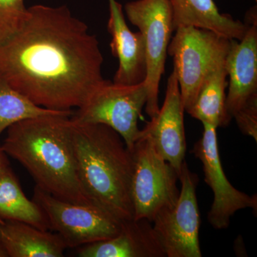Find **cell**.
I'll use <instances>...</instances> for the list:
<instances>
[{"label":"cell","mask_w":257,"mask_h":257,"mask_svg":"<svg viewBox=\"0 0 257 257\" xmlns=\"http://www.w3.org/2000/svg\"><path fill=\"white\" fill-rule=\"evenodd\" d=\"M28 10L23 28L0 45V77L37 106L80 107L106 80L97 38L65 5Z\"/></svg>","instance_id":"cell-1"},{"label":"cell","mask_w":257,"mask_h":257,"mask_svg":"<svg viewBox=\"0 0 257 257\" xmlns=\"http://www.w3.org/2000/svg\"><path fill=\"white\" fill-rule=\"evenodd\" d=\"M73 113L18 121L7 130L1 146L8 156L28 171L44 192L66 202L96 206L79 181L70 119Z\"/></svg>","instance_id":"cell-2"},{"label":"cell","mask_w":257,"mask_h":257,"mask_svg":"<svg viewBox=\"0 0 257 257\" xmlns=\"http://www.w3.org/2000/svg\"><path fill=\"white\" fill-rule=\"evenodd\" d=\"M72 122L77 172L86 196L121 222L133 220V160L124 140L106 125Z\"/></svg>","instance_id":"cell-3"},{"label":"cell","mask_w":257,"mask_h":257,"mask_svg":"<svg viewBox=\"0 0 257 257\" xmlns=\"http://www.w3.org/2000/svg\"><path fill=\"white\" fill-rule=\"evenodd\" d=\"M171 39L167 54L172 57L184 110L192 107L203 80L224 62L230 40L210 30L179 27Z\"/></svg>","instance_id":"cell-4"},{"label":"cell","mask_w":257,"mask_h":257,"mask_svg":"<svg viewBox=\"0 0 257 257\" xmlns=\"http://www.w3.org/2000/svg\"><path fill=\"white\" fill-rule=\"evenodd\" d=\"M133 160L132 199L134 219L153 221L157 213L177 202L179 175L163 158L152 139L140 134L130 150Z\"/></svg>","instance_id":"cell-5"},{"label":"cell","mask_w":257,"mask_h":257,"mask_svg":"<svg viewBox=\"0 0 257 257\" xmlns=\"http://www.w3.org/2000/svg\"><path fill=\"white\" fill-rule=\"evenodd\" d=\"M145 82L124 85L105 80L71 116L76 124L106 125L119 134L128 150L140 135L138 120L146 105Z\"/></svg>","instance_id":"cell-6"},{"label":"cell","mask_w":257,"mask_h":257,"mask_svg":"<svg viewBox=\"0 0 257 257\" xmlns=\"http://www.w3.org/2000/svg\"><path fill=\"white\" fill-rule=\"evenodd\" d=\"M128 21L143 35L146 55L147 91L145 110L150 118L160 110L159 93L165 73L167 50L175 32L173 14L169 0H135L124 6Z\"/></svg>","instance_id":"cell-7"},{"label":"cell","mask_w":257,"mask_h":257,"mask_svg":"<svg viewBox=\"0 0 257 257\" xmlns=\"http://www.w3.org/2000/svg\"><path fill=\"white\" fill-rule=\"evenodd\" d=\"M32 200L45 213L50 230L60 235L67 248L109 239L122 229L124 222L101 208L61 200L37 186Z\"/></svg>","instance_id":"cell-8"},{"label":"cell","mask_w":257,"mask_h":257,"mask_svg":"<svg viewBox=\"0 0 257 257\" xmlns=\"http://www.w3.org/2000/svg\"><path fill=\"white\" fill-rule=\"evenodd\" d=\"M181 190L177 202L157 213L152 226L166 257H201L200 215L196 189L198 177L184 161L179 172Z\"/></svg>","instance_id":"cell-9"},{"label":"cell","mask_w":257,"mask_h":257,"mask_svg":"<svg viewBox=\"0 0 257 257\" xmlns=\"http://www.w3.org/2000/svg\"><path fill=\"white\" fill-rule=\"evenodd\" d=\"M203 124L202 138L194 145L192 153L202 162L204 180L214 194L207 219L216 229H226L231 216L241 209L257 210L256 194L249 196L234 188L226 178L218 149L216 128Z\"/></svg>","instance_id":"cell-10"},{"label":"cell","mask_w":257,"mask_h":257,"mask_svg":"<svg viewBox=\"0 0 257 257\" xmlns=\"http://www.w3.org/2000/svg\"><path fill=\"white\" fill-rule=\"evenodd\" d=\"M247 30L240 40H230L224 61L229 81L226 95V112L231 119L245 106L257 101L256 7L246 16Z\"/></svg>","instance_id":"cell-11"},{"label":"cell","mask_w":257,"mask_h":257,"mask_svg":"<svg viewBox=\"0 0 257 257\" xmlns=\"http://www.w3.org/2000/svg\"><path fill=\"white\" fill-rule=\"evenodd\" d=\"M184 108L178 81L174 72L167 80L163 105L141 130V135L152 139L155 147L179 175L185 161L187 143L184 132Z\"/></svg>","instance_id":"cell-12"},{"label":"cell","mask_w":257,"mask_h":257,"mask_svg":"<svg viewBox=\"0 0 257 257\" xmlns=\"http://www.w3.org/2000/svg\"><path fill=\"white\" fill-rule=\"evenodd\" d=\"M109 17L107 30L110 34L111 54L119 60L113 82L135 85L145 82L146 55L143 35L131 31L125 20L123 8L116 0H108Z\"/></svg>","instance_id":"cell-13"},{"label":"cell","mask_w":257,"mask_h":257,"mask_svg":"<svg viewBox=\"0 0 257 257\" xmlns=\"http://www.w3.org/2000/svg\"><path fill=\"white\" fill-rule=\"evenodd\" d=\"M79 248L81 257H166L152 223L146 219L125 221L116 236Z\"/></svg>","instance_id":"cell-14"},{"label":"cell","mask_w":257,"mask_h":257,"mask_svg":"<svg viewBox=\"0 0 257 257\" xmlns=\"http://www.w3.org/2000/svg\"><path fill=\"white\" fill-rule=\"evenodd\" d=\"M0 247L7 257H62L67 248L57 233L18 221L0 223Z\"/></svg>","instance_id":"cell-15"},{"label":"cell","mask_w":257,"mask_h":257,"mask_svg":"<svg viewBox=\"0 0 257 257\" xmlns=\"http://www.w3.org/2000/svg\"><path fill=\"white\" fill-rule=\"evenodd\" d=\"M173 14L175 30L194 26L205 29L229 40H240L247 25L231 15L221 13L214 0H169Z\"/></svg>","instance_id":"cell-16"},{"label":"cell","mask_w":257,"mask_h":257,"mask_svg":"<svg viewBox=\"0 0 257 257\" xmlns=\"http://www.w3.org/2000/svg\"><path fill=\"white\" fill-rule=\"evenodd\" d=\"M226 77L224 62L211 71L203 80L195 101L187 113L202 124L216 128L227 126L231 119L226 109Z\"/></svg>","instance_id":"cell-17"},{"label":"cell","mask_w":257,"mask_h":257,"mask_svg":"<svg viewBox=\"0 0 257 257\" xmlns=\"http://www.w3.org/2000/svg\"><path fill=\"white\" fill-rule=\"evenodd\" d=\"M0 220L22 221L50 230L45 213L25 195L10 166L0 172Z\"/></svg>","instance_id":"cell-18"},{"label":"cell","mask_w":257,"mask_h":257,"mask_svg":"<svg viewBox=\"0 0 257 257\" xmlns=\"http://www.w3.org/2000/svg\"><path fill=\"white\" fill-rule=\"evenodd\" d=\"M70 111L72 110H51L37 106L0 77V136L10 126L22 120Z\"/></svg>","instance_id":"cell-19"},{"label":"cell","mask_w":257,"mask_h":257,"mask_svg":"<svg viewBox=\"0 0 257 257\" xmlns=\"http://www.w3.org/2000/svg\"><path fill=\"white\" fill-rule=\"evenodd\" d=\"M28 15L25 0H0V45L18 33Z\"/></svg>","instance_id":"cell-20"},{"label":"cell","mask_w":257,"mask_h":257,"mask_svg":"<svg viewBox=\"0 0 257 257\" xmlns=\"http://www.w3.org/2000/svg\"><path fill=\"white\" fill-rule=\"evenodd\" d=\"M240 131L244 135L257 140V101L245 106L234 115Z\"/></svg>","instance_id":"cell-21"},{"label":"cell","mask_w":257,"mask_h":257,"mask_svg":"<svg viewBox=\"0 0 257 257\" xmlns=\"http://www.w3.org/2000/svg\"><path fill=\"white\" fill-rule=\"evenodd\" d=\"M10 162L8 158V155L5 153L4 150L2 148L1 145H0V172H3L5 169L7 167H9Z\"/></svg>","instance_id":"cell-22"},{"label":"cell","mask_w":257,"mask_h":257,"mask_svg":"<svg viewBox=\"0 0 257 257\" xmlns=\"http://www.w3.org/2000/svg\"><path fill=\"white\" fill-rule=\"evenodd\" d=\"M0 257H7L5 254V251H3V248L0 247Z\"/></svg>","instance_id":"cell-23"},{"label":"cell","mask_w":257,"mask_h":257,"mask_svg":"<svg viewBox=\"0 0 257 257\" xmlns=\"http://www.w3.org/2000/svg\"><path fill=\"white\" fill-rule=\"evenodd\" d=\"M3 221H4L0 220V223H3Z\"/></svg>","instance_id":"cell-24"},{"label":"cell","mask_w":257,"mask_h":257,"mask_svg":"<svg viewBox=\"0 0 257 257\" xmlns=\"http://www.w3.org/2000/svg\"><path fill=\"white\" fill-rule=\"evenodd\" d=\"M255 1H257V0H255Z\"/></svg>","instance_id":"cell-25"}]
</instances>
